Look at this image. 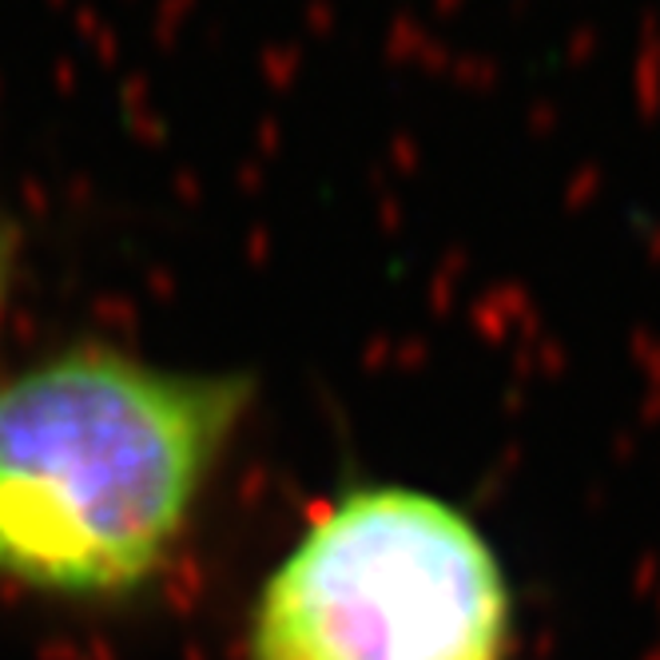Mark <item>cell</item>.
<instances>
[{
	"label": "cell",
	"instance_id": "obj_1",
	"mask_svg": "<svg viewBox=\"0 0 660 660\" xmlns=\"http://www.w3.org/2000/svg\"><path fill=\"white\" fill-rule=\"evenodd\" d=\"M251 402L199 374L76 342L0 382V581L104 601L168 566Z\"/></svg>",
	"mask_w": 660,
	"mask_h": 660
},
{
	"label": "cell",
	"instance_id": "obj_2",
	"mask_svg": "<svg viewBox=\"0 0 660 660\" xmlns=\"http://www.w3.org/2000/svg\"><path fill=\"white\" fill-rule=\"evenodd\" d=\"M510 589L478 526L402 486L350 490L267 577L251 660H506Z\"/></svg>",
	"mask_w": 660,
	"mask_h": 660
},
{
	"label": "cell",
	"instance_id": "obj_3",
	"mask_svg": "<svg viewBox=\"0 0 660 660\" xmlns=\"http://www.w3.org/2000/svg\"><path fill=\"white\" fill-rule=\"evenodd\" d=\"M17 267H20V227L9 211L0 208V319L9 311L12 287H17Z\"/></svg>",
	"mask_w": 660,
	"mask_h": 660
}]
</instances>
